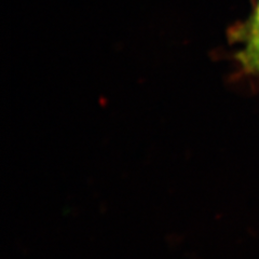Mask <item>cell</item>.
I'll return each mask as SVG.
<instances>
[{
    "instance_id": "2",
    "label": "cell",
    "mask_w": 259,
    "mask_h": 259,
    "mask_svg": "<svg viewBox=\"0 0 259 259\" xmlns=\"http://www.w3.org/2000/svg\"><path fill=\"white\" fill-rule=\"evenodd\" d=\"M239 61L243 64V66L245 68L252 71L259 72V53L245 56V58H241L239 59Z\"/></svg>"
},
{
    "instance_id": "1",
    "label": "cell",
    "mask_w": 259,
    "mask_h": 259,
    "mask_svg": "<svg viewBox=\"0 0 259 259\" xmlns=\"http://www.w3.org/2000/svg\"><path fill=\"white\" fill-rule=\"evenodd\" d=\"M241 35H243L245 44L244 48L238 54V59L259 53V4L252 20L245 27L244 32L243 34L241 32Z\"/></svg>"
}]
</instances>
